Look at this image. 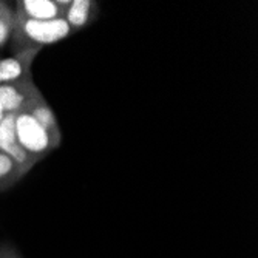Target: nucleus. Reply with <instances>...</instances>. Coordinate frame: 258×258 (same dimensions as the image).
Wrapping results in <instances>:
<instances>
[{"label":"nucleus","instance_id":"obj_4","mask_svg":"<svg viewBox=\"0 0 258 258\" xmlns=\"http://www.w3.org/2000/svg\"><path fill=\"white\" fill-rule=\"evenodd\" d=\"M70 0H19L16 4V16L31 20L63 19Z\"/></svg>","mask_w":258,"mask_h":258},{"label":"nucleus","instance_id":"obj_10","mask_svg":"<svg viewBox=\"0 0 258 258\" xmlns=\"http://www.w3.org/2000/svg\"><path fill=\"white\" fill-rule=\"evenodd\" d=\"M14 27V10L7 4L0 2V48H4L10 37L13 36Z\"/></svg>","mask_w":258,"mask_h":258},{"label":"nucleus","instance_id":"obj_11","mask_svg":"<svg viewBox=\"0 0 258 258\" xmlns=\"http://www.w3.org/2000/svg\"><path fill=\"white\" fill-rule=\"evenodd\" d=\"M5 116H7V113H5V110L2 108V105H0V122L4 121V118H5Z\"/></svg>","mask_w":258,"mask_h":258},{"label":"nucleus","instance_id":"obj_12","mask_svg":"<svg viewBox=\"0 0 258 258\" xmlns=\"http://www.w3.org/2000/svg\"><path fill=\"white\" fill-rule=\"evenodd\" d=\"M0 258H2V256H0Z\"/></svg>","mask_w":258,"mask_h":258},{"label":"nucleus","instance_id":"obj_5","mask_svg":"<svg viewBox=\"0 0 258 258\" xmlns=\"http://www.w3.org/2000/svg\"><path fill=\"white\" fill-rule=\"evenodd\" d=\"M0 152H4L8 156H11L25 172H30L31 167L36 164V161L33 158H30L25 153V150H23L17 143L13 113L7 114L4 121L0 122Z\"/></svg>","mask_w":258,"mask_h":258},{"label":"nucleus","instance_id":"obj_6","mask_svg":"<svg viewBox=\"0 0 258 258\" xmlns=\"http://www.w3.org/2000/svg\"><path fill=\"white\" fill-rule=\"evenodd\" d=\"M39 50L28 48L19 51L14 57L0 60V85L13 84L31 78V63Z\"/></svg>","mask_w":258,"mask_h":258},{"label":"nucleus","instance_id":"obj_8","mask_svg":"<svg viewBox=\"0 0 258 258\" xmlns=\"http://www.w3.org/2000/svg\"><path fill=\"white\" fill-rule=\"evenodd\" d=\"M27 111H30V114L33 116V118L48 132L54 139H57L60 143V128H59V124H57V119L54 116V111L50 108V105L46 104V101L43 99V96L39 95L27 105L25 108Z\"/></svg>","mask_w":258,"mask_h":258},{"label":"nucleus","instance_id":"obj_3","mask_svg":"<svg viewBox=\"0 0 258 258\" xmlns=\"http://www.w3.org/2000/svg\"><path fill=\"white\" fill-rule=\"evenodd\" d=\"M39 93L40 91L37 90L31 78L13 84H2L0 85V105L7 114H16L25 110Z\"/></svg>","mask_w":258,"mask_h":258},{"label":"nucleus","instance_id":"obj_9","mask_svg":"<svg viewBox=\"0 0 258 258\" xmlns=\"http://www.w3.org/2000/svg\"><path fill=\"white\" fill-rule=\"evenodd\" d=\"M25 173L11 156L0 152V192L11 189Z\"/></svg>","mask_w":258,"mask_h":258},{"label":"nucleus","instance_id":"obj_7","mask_svg":"<svg viewBox=\"0 0 258 258\" xmlns=\"http://www.w3.org/2000/svg\"><path fill=\"white\" fill-rule=\"evenodd\" d=\"M98 16V4L93 0H72L68 4L63 19L73 31L82 30Z\"/></svg>","mask_w":258,"mask_h":258},{"label":"nucleus","instance_id":"obj_1","mask_svg":"<svg viewBox=\"0 0 258 258\" xmlns=\"http://www.w3.org/2000/svg\"><path fill=\"white\" fill-rule=\"evenodd\" d=\"M73 30L65 19L54 20H31L14 14L13 37L19 51L36 48L40 50L43 45H53L67 39Z\"/></svg>","mask_w":258,"mask_h":258},{"label":"nucleus","instance_id":"obj_2","mask_svg":"<svg viewBox=\"0 0 258 258\" xmlns=\"http://www.w3.org/2000/svg\"><path fill=\"white\" fill-rule=\"evenodd\" d=\"M14 127L19 146L36 162L60 144L27 110H22L14 114Z\"/></svg>","mask_w":258,"mask_h":258}]
</instances>
